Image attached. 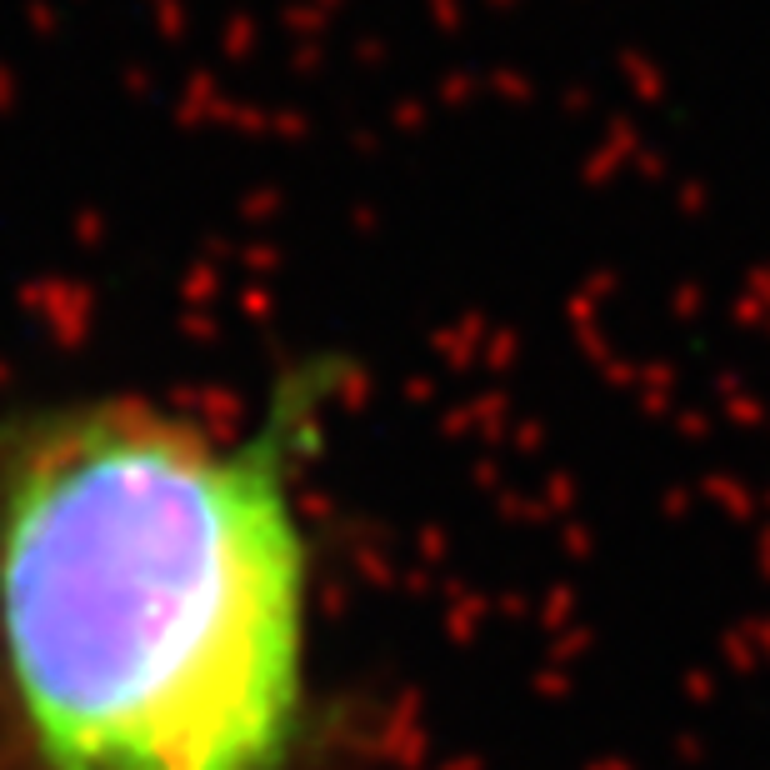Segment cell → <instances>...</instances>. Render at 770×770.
I'll list each match as a JSON object with an SVG mask.
<instances>
[{
  "label": "cell",
  "instance_id": "1",
  "mask_svg": "<svg viewBox=\"0 0 770 770\" xmlns=\"http://www.w3.org/2000/svg\"><path fill=\"white\" fill-rule=\"evenodd\" d=\"M320 405L300 370L246 430L145 395L0 415V770H325Z\"/></svg>",
  "mask_w": 770,
  "mask_h": 770
}]
</instances>
